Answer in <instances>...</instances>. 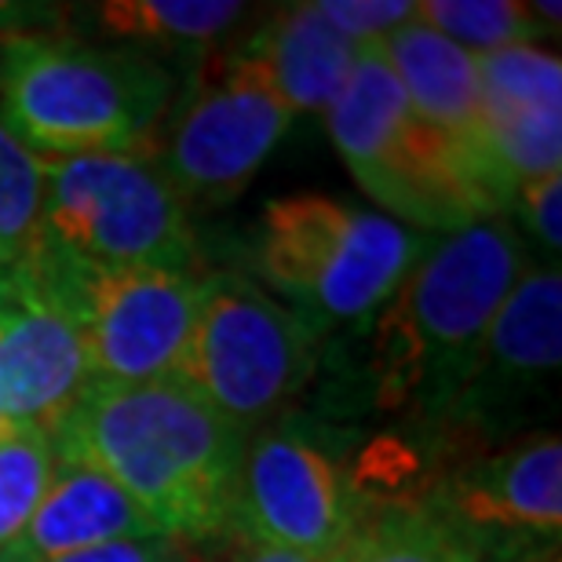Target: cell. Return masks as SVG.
<instances>
[{"mask_svg": "<svg viewBox=\"0 0 562 562\" xmlns=\"http://www.w3.org/2000/svg\"><path fill=\"white\" fill-rule=\"evenodd\" d=\"M245 438L179 380L92 384L52 435L55 457L106 475L161 537L231 533Z\"/></svg>", "mask_w": 562, "mask_h": 562, "instance_id": "1", "label": "cell"}, {"mask_svg": "<svg viewBox=\"0 0 562 562\" xmlns=\"http://www.w3.org/2000/svg\"><path fill=\"white\" fill-rule=\"evenodd\" d=\"M508 216L468 223L427 245L369 318V398L380 413L435 431L493 314L530 267Z\"/></svg>", "mask_w": 562, "mask_h": 562, "instance_id": "2", "label": "cell"}, {"mask_svg": "<svg viewBox=\"0 0 562 562\" xmlns=\"http://www.w3.org/2000/svg\"><path fill=\"white\" fill-rule=\"evenodd\" d=\"M325 125L355 183L402 227L453 234L508 216L512 179L413 114L380 48H362Z\"/></svg>", "mask_w": 562, "mask_h": 562, "instance_id": "3", "label": "cell"}, {"mask_svg": "<svg viewBox=\"0 0 562 562\" xmlns=\"http://www.w3.org/2000/svg\"><path fill=\"white\" fill-rule=\"evenodd\" d=\"M172 74L154 55L33 33L0 55V121L37 157L154 150Z\"/></svg>", "mask_w": 562, "mask_h": 562, "instance_id": "4", "label": "cell"}, {"mask_svg": "<svg viewBox=\"0 0 562 562\" xmlns=\"http://www.w3.org/2000/svg\"><path fill=\"white\" fill-rule=\"evenodd\" d=\"M427 245L420 231L376 209L292 194L263 209L260 274L281 303L325 333L329 325L373 318Z\"/></svg>", "mask_w": 562, "mask_h": 562, "instance_id": "5", "label": "cell"}, {"mask_svg": "<svg viewBox=\"0 0 562 562\" xmlns=\"http://www.w3.org/2000/svg\"><path fill=\"white\" fill-rule=\"evenodd\" d=\"M33 249L103 271H198L190 209L154 150L44 157L41 234Z\"/></svg>", "mask_w": 562, "mask_h": 562, "instance_id": "6", "label": "cell"}, {"mask_svg": "<svg viewBox=\"0 0 562 562\" xmlns=\"http://www.w3.org/2000/svg\"><path fill=\"white\" fill-rule=\"evenodd\" d=\"M322 333L249 278L209 274L172 380L249 438L303 395Z\"/></svg>", "mask_w": 562, "mask_h": 562, "instance_id": "7", "label": "cell"}, {"mask_svg": "<svg viewBox=\"0 0 562 562\" xmlns=\"http://www.w3.org/2000/svg\"><path fill=\"white\" fill-rule=\"evenodd\" d=\"M11 271L74 322L95 384L172 380L205 292V274L198 271H168V267L103 271L41 249H33Z\"/></svg>", "mask_w": 562, "mask_h": 562, "instance_id": "8", "label": "cell"}, {"mask_svg": "<svg viewBox=\"0 0 562 562\" xmlns=\"http://www.w3.org/2000/svg\"><path fill=\"white\" fill-rule=\"evenodd\" d=\"M562 369V274L559 263H530L493 314L464 384L435 424L446 446L471 453L522 438V424L555 402Z\"/></svg>", "mask_w": 562, "mask_h": 562, "instance_id": "9", "label": "cell"}, {"mask_svg": "<svg viewBox=\"0 0 562 562\" xmlns=\"http://www.w3.org/2000/svg\"><path fill=\"white\" fill-rule=\"evenodd\" d=\"M292 117L263 66L238 48L201 66L194 92L154 143V157L187 209H216L249 187Z\"/></svg>", "mask_w": 562, "mask_h": 562, "instance_id": "10", "label": "cell"}, {"mask_svg": "<svg viewBox=\"0 0 562 562\" xmlns=\"http://www.w3.org/2000/svg\"><path fill=\"white\" fill-rule=\"evenodd\" d=\"M366 512L347 460L307 427L271 424L249 435L231 519L241 544L333 559Z\"/></svg>", "mask_w": 562, "mask_h": 562, "instance_id": "11", "label": "cell"}, {"mask_svg": "<svg viewBox=\"0 0 562 562\" xmlns=\"http://www.w3.org/2000/svg\"><path fill=\"white\" fill-rule=\"evenodd\" d=\"M427 504L460 533L493 541L559 544L562 442L533 431L486 453H464L435 482Z\"/></svg>", "mask_w": 562, "mask_h": 562, "instance_id": "12", "label": "cell"}, {"mask_svg": "<svg viewBox=\"0 0 562 562\" xmlns=\"http://www.w3.org/2000/svg\"><path fill=\"white\" fill-rule=\"evenodd\" d=\"M95 384L74 322L8 271L0 300V409L15 427L55 435Z\"/></svg>", "mask_w": 562, "mask_h": 562, "instance_id": "13", "label": "cell"}, {"mask_svg": "<svg viewBox=\"0 0 562 562\" xmlns=\"http://www.w3.org/2000/svg\"><path fill=\"white\" fill-rule=\"evenodd\" d=\"M482 132L512 183L562 172V63L548 44L482 55Z\"/></svg>", "mask_w": 562, "mask_h": 562, "instance_id": "14", "label": "cell"}, {"mask_svg": "<svg viewBox=\"0 0 562 562\" xmlns=\"http://www.w3.org/2000/svg\"><path fill=\"white\" fill-rule=\"evenodd\" d=\"M373 48H380V55H384L398 88L409 99L413 114L424 117L427 125H435L457 146H464L471 157H479V161L504 172L493 161L486 132H482V88H479L475 55L457 48L442 33L424 26L420 19L387 33Z\"/></svg>", "mask_w": 562, "mask_h": 562, "instance_id": "15", "label": "cell"}, {"mask_svg": "<svg viewBox=\"0 0 562 562\" xmlns=\"http://www.w3.org/2000/svg\"><path fill=\"white\" fill-rule=\"evenodd\" d=\"M157 533L114 482L85 464L59 460L37 512L0 562H52L85 548Z\"/></svg>", "mask_w": 562, "mask_h": 562, "instance_id": "16", "label": "cell"}, {"mask_svg": "<svg viewBox=\"0 0 562 562\" xmlns=\"http://www.w3.org/2000/svg\"><path fill=\"white\" fill-rule=\"evenodd\" d=\"M241 48L263 66L267 81L292 114H325L362 55L314 0L278 8Z\"/></svg>", "mask_w": 562, "mask_h": 562, "instance_id": "17", "label": "cell"}, {"mask_svg": "<svg viewBox=\"0 0 562 562\" xmlns=\"http://www.w3.org/2000/svg\"><path fill=\"white\" fill-rule=\"evenodd\" d=\"M249 15V4L234 0H106L95 8V22L132 52L154 48H209Z\"/></svg>", "mask_w": 562, "mask_h": 562, "instance_id": "18", "label": "cell"}, {"mask_svg": "<svg viewBox=\"0 0 562 562\" xmlns=\"http://www.w3.org/2000/svg\"><path fill=\"white\" fill-rule=\"evenodd\" d=\"M460 537L431 504L369 508L329 562H453Z\"/></svg>", "mask_w": 562, "mask_h": 562, "instance_id": "19", "label": "cell"}, {"mask_svg": "<svg viewBox=\"0 0 562 562\" xmlns=\"http://www.w3.org/2000/svg\"><path fill=\"white\" fill-rule=\"evenodd\" d=\"M417 19L475 59L519 44H541L548 37L533 4L519 0H420Z\"/></svg>", "mask_w": 562, "mask_h": 562, "instance_id": "20", "label": "cell"}, {"mask_svg": "<svg viewBox=\"0 0 562 562\" xmlns=\"http://www.w3.org/2000/svg\"><path fill=\"white\" fill-rule=\"evenodd\" d=\"M44 201V157L0 121V267H19L37 245Z\"/></svg>", "mask_w": 562, "mask_h": 562, "instance_id": "21", "label": "cell"}, {"mask_svg": "<svg viewBox=\"0 0 562 562\" xmlns=\"http://www.w3.org/2000/svg\"><path fill=\"white\" fill-rule=\"evenodd\" d=\"M59 457H55L52 435L15 427L0 438V555L19 541L30 515L55 479Z\"/></svg>", "mask_w": 562, "mask_h": 562, "instance_id": "22", "label": "cell"}, {"mask_svg": "<svg viewBox=\"0 0 562 562\" xmlns=\"http://www.w3.org/2000/svg\"><path fill=\"white\" fill-rule=\"evenodd\" d=\"M314 4L358 48H373L387 33L417 19V0H314Z\"/></svg>", "mask_w": 562, "mask_h": 562, "instance_id": "23", "label": "cell"}, {"mask_svg": "<svg viewBox=\"0 0 562 562\" xmlns=\"http://www.w3.org/2000/svg\"><path fill=\"white\" fill-rule=\"evenodd\" d=\"M508 220H519V227L530 234L541 249H548V256H552V263H555L562 249V172L515 183Z\"/></svg>", "mask_w": 562, "mask_h": 562, "instance_id": "24", "label": "cell"}, {"mask_svg": "<svg viewBox=\"0 0 562 562\" xmlns=\"http://www.w3.org/2000/svg\"><path fill=\"white\" fill-rule=\"evenodd\" d=\"M52 562H201L194 544L172 541V537L150 533V537H125V541H106L85 552L52 559Z\"/></svg>", "mask_w": 562, "mask_h": 562, "instance_id": "25", "label": "cell"}, {"mask_svg": "<svg viewBox=\"0 0 562 562\" xmlns=\"http://www.w3.org/2000/svg\"><path fill=\"white\" fill-rule=\"evenodd\" d=\"M453 562H559V544H530V541H493V537L460 533Z\"/></svg>", "mask_w": 562, "mask_h": 562, "instance_id": "26", "label": "cell"}, {"mask_svg": "<svg viewBox=\"0 0 562 562\" xmlns=\"http://www.w3.org/2000/svg\"><path fill=\"white\" fill-rule=\"evenodd\" d=\"M63 8H37V4H4L0 0V55L8 44H15L33 33H55V26L63 22Z\"/></svg>", "mask_w": 562, "mask_h": 562, "instance_id": "27", "label": "cell"}, {"mask_svg": "<svg viewBox=\"0 0 562 562\" xmlns=\"http://www.w3.org/2000/svg\"><path fill=\"white\" fill-rule=\"evenodd\" d=\"M227 562H329L318 555H300V552H281V548H263V544H241L238 555Z\"/></svg>", "mask_w": 562, "mask_h": 562, "instance_id": "28", "label": "cell"}, {"mask_svg": "<svg viewBox=\"0 0 562 562\" xmlns=\"http://www.w3.org/2000/svg\"><path fill=\"white\" fill-rule=\"evenodd\" d=\"M11 431H15V424H11V420H8V413L0 409V438H4V435H11Z\"/></svg>", "mask_w": 562, "mask_h": 562, "instance_id": "29", "label": "cell"}, {"mask_svg": "<svg viewBox=\"0 0 562 562\" xmlns=\"http://www.w3.org/2000/svg\"><path fill=\"white\" fill-rule=\"evenodd\" d=\"M4 289H8V271L0 267V300H4Z\"/></svg>", "mask_w": 562, "mask_h": 562, "instance_id": "30", "label": "cell"}]
</instances>
